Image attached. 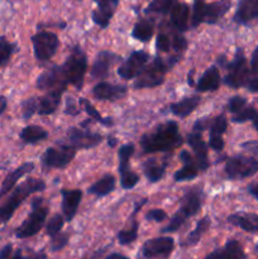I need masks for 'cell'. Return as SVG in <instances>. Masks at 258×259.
<instances>
[{
	"instance_id": "cell-1",
	"label": "cell",
	"mask_w": 258,
	"mask_h": 259,
	"mask_svg": "<svg viewBox=\"0 0 258 259\" xmlns=\"http://www.w3.org/2000/svg\"><path fill=\"white\" fill-rule=\"evenodd\" d=\"M143 153H161L175 151L182 144L179 124L174 120L159 124L153 132L144 134L139 141Z\"/></svg>"
},
{
	"instance_id": "cell-2",
	"label": "cell",
	"mask_w": 258,
	"mask_h": 259,
	"mask_svg": "<svg viewBox=\"0 0 258 259\" xmlns=\"http://www.w3.org/2000/svg\"><path fill=\"white\" fill-rule=\"evenodd\" d=\"M205 201V194L201 186H195L187 190L181 197L180 201V207L174 217L169 220L168 225L161 230V233L167 234V233H175L186 223L187 219L195 217L197 212L201 210L202 205Z\"/></svg>"
},
{
	"instance_id": "cell-3",
	"label": "cell",
	"mask_w": 258,
	"mask_h": 259,
	"mask_svg": "<svg viewBox=\"0 0 258 259\" xmlns=\"http://www.w3.org/2000/svg\"><path fill=\"white\" fill-rule=\"evenodd\" d=\"M46 190V182L40 179L29 177L22 184L18 185L12 191L7 201L0 205V225H4L13 218L18 207L33 194L42 192Z\"/></svg>"
},
{
	"instance_id": "cell-4",
	"label": "cell",
	"mask_w": 258,
	"mask_h": 259,
	"mask_svg": "<svg viewBox=\"0 0 258 259\" xmlns=\"http://www.w3.org/2000/svg\"><path fill=\"white\" fill-rule=\"evenodd\" d=\"M179 61L180 55L172 56L171 58H168V61H164L163 58L157 56V57H154L147 65L143 72L137 77V80L133 83V88L136 90H142V89H153L162 85L164 82V76H166V73Z\"/></svg>"
},
{
	"instance_id": "cell-5",
	"label": "cell",
	"mask_w": 258,
	"mask_h": 259,
	"mask_svg": "<svg viewBox=\"0 0 258 259\" xmlns=\"http://www.w3.org/2000/svg\"><path fill=\"white\" fill-rule=\"evenodd\" d=\"M50 206L43 197H34L30 204V212L27 219L15 229L18 239H27L37 235L47 223Z\"/></svg>"
},
{
	"instance_id": "cell-6",
	"label": "cell",
	"mask_w": 258,
	"mask_h": 259,
	"mask_svg": "<svg viewBox=\"0 0 258 259\" xmlns=\"http://www.w3.org/2000/svg\"><path fill=\"white\" fill-rule=\"evenodd\" d=\"M62 66L63 75L68 85L73 86L76 90L80 91L85 81L86 71H88V56L78 45L73 46L70 51V55L66 58Z\"/></svg>"
},
{
	"instance_id": "cell-7",
	"label": "cell",
	"mask_w": 258,
	"mask_h": 259,
	"mask_svg": "<svg viewBox=\"0 0 258 259\" xmlns=\"http://www.w3.org/2000/svg\"><path fill=\"white\" fill-rule=\"evenodd\" d=\"M230 7H232L230 0H219L210 4L204 3V0H197L192 7L191 27L196 28L202 23L215 24L229 12Z\"/></svg>"
},
{
	"instance_id": "cell-8",
	"label": "cell",
	"mask_w": 258,
	"mask_h": 259,
	"mask_svg": "<svg viewBox=\"0 0 258 259\" xmlns=\"http://www.w3.org/2000/svg\"><path fill=\"white\" fill-rule=\"evenodd\" d=\"M227 68L228 72L224 78L225 85L232 89H239L247 86L252 73H250V68L248 67L247 58H245L242 48H238L234 58L228 63Z\"/></svg>"
},
{
	"instance_id": "cell-9",
	"label": "cell",
	"mask_w": 258,
	"mask_h": 259,
	"mask_svg": "<svg viewBox=\"0 0 258 259\" xmlns=\"http://www.w3.org/2000/svg\"><path fill=\"white\" fill-rule=\"evenodd\" d=\"M224 171L228 179L233 181L248 179L258 172V161L254 157L237 154L227 159Z\"/></svg>"
},
{
	"instance_id": "cell-10",
	"label": "cell",
	"mask_w": 258,
	"mask_h": 259,
	"mask_svg": "<svg viewBox=\"0 0 258 259\" xmlns=\"http://www.w3.org/2000/svg\"><path fill=\"white\" fill-rule=\"evenodd\" d=\"M205 119H199L194 124L191 133L187 136V144L191 147L195 154V161L200 171H206L210 166L209 152H207V143L202 138V131H204Z\"/></svg>"
},
{
	"instance_id": "cell-11",
	"label": "cell",
	"mask_w": 258,
	"mask_h": 259,
	"mask_svg": "<svg viewBox=\"0 0 258 259\" xmlns=\"http://www.w3.org/2000/svg\"><path fill=\"white\" fill-rule=\"evenodd\" d=\"M32 45L35 60L39 62H47L57 53L60 39L53 32L39 30L32 37Z\"/></svg>"
},
{
	"instance_id": "cell-12",
	"label": "cell",
	"mask_w": 258,
	"mask_h": 259,
	"mask_svg": "<svg viewBox=\"0 0 258 259\" xmlns=\"http://www.w3.org/2000/svg\"><path fill=\"white\" fill-rule=\"evenodd\" d=\"M104 137L99 133H94L89 129H81L72 126L67 131L66 137L61 139V143L66 144V146L71 147L75 151H80V149H91L98 147L99 144L103 142Z\"/></svg>"
},
{
	"instance_id": "cell-13",
	"label": "cell",
	"mask_w": 258,
	"mask_h": 259,
	"mask_svg": "<svg viewBox=\"0 0 258 259\" xmlns=\"http://www.w3.org/2000/svg\"><path fill=\"white\" fill-rule=\"evenodd\" d=\"M134 151L136 147L133 143L124 144L118 151V169L120 175V185L124 190L134 189L139 182V175L131 168V158L134 154Z\"/></svg>"
},
{
	"instance_id": "cell-14",
	"label": "cell",
	"mask_w": 258,
	"mask_h": 259,
	"mask_svg": "<svg viewBox=\"0 0 258 259\" xmlns=\"http://www.w3.org/2000/svg\"><path fill=\"white\" fill-rule=\"evenodd\" d=\"M76 152L77 151H75L71 147L58 142L57 146L50 147V148L46 149L45 153L42 154L40 161H42L43 167L47 169L65 168L75 158Z\"/></svg>"
},
{
	"instance_id": "cell-15",
	"label": "cell",
	"mask_w": 258,
	"mask_h": 259,
	"mask_svg": "<svg viewBox=\"0 0 258 259\" xmlns=\"http://www.w3.org/2000/svg\"><path fill=\"white\" fill-rule=\"evenodd\" d=\"M151 62V56L146 51H133L128 56L126 60L123 61L120 66L118 67V75L123 80H133L137 78L147 65Z\"/></svg>"
},
{
	"instance_id": "cell-16",
	"label": "cell",
	"mask_w": 258,
	"mask_h": 259,
	"mask_svg": "<svg viewBox=\"0 0 258 259\" xmlns=\"http://www.w3.org/2000/svg\"><path fill=\"white\" fill-rule=\"evenodd\" d=\"M68 83L63 75L62 66H53L43 71L35 81V88L42 91H51L55 89H67Z\"/></svg>"
},
{
	"instance_id": "cell-17",
	"label": "cell",
	"mask_w": 258,
	"mask_h": 259,
	"mask_svg": "<svg viewBox=\"0 0 258 259\" xmlns=\"http://www.w3.org/2000/svg\"><path fill=\"white\" fill-rule=\"evenodd\" d=\"M175 248V240L171 237H158L147 240L142 247V254L147 259L167 258Z\"/></svg>"
},
{
	"instance_id": "cell-18",
	"label": "cell",
	"mask_w": 258,
	"mask_h": 259,
	"mask_svg": "<svg viewBox=\"0 0 258 259\" xmlns=\"http://www.w3.org/2000/svg\"><path fill=\"white\" fill-rule=\"evenodd\" d=\"M120 56L115 55L110 51H100L94 60L93 67H91V77L95 80H104L110 73V68L116 62H120Z\"/></svg>"
},
{
	"instance_id": "cell-19",
	"label": "cell",
	"mask_w": 258,
	"mask_h": 259,
	"mask_svg": "<svg viewBox=\"0 0 258 259\" xmlns=\"http://www.w3.org/2000/svg\"><path fill=\"white\" fill-rule=\"evenodd\" d=\"M228 128V119L224 114L215 116L209 124V143L207 146L215 152H222L224 149V134Z\"/></svg>"
},
{
	"instance_id": "cell-20",
	"label": "cell",
	"mask_w": 258,
	"mask_h": 259,
	"mask_svg": "<svg viewBox=\"0 0 258 259\" xmlns=\"http://www.w3.org/2000/svg\"><path fill=\"white\" fill-rule=\"evenodd\" d=\"M128 88L125 85H114V83L100 81L93 89V95L96 100L115 101L120 100L126 95Z\"/></svg>"
},
{
	"instance_id": "cell-21",
	"label": "cell",
	"mask_w": 258,
	"mask_h": 259,
	"mask_svg": "<svg viewBox=\"0 0 258 259\" xmlns=\"http://www.w3.org/2000/svg\"><path fill=\"white\" fill-rule=\"evenodd\" d=\"M62 196V212L66 222H72L77 214L78 206L82 200V191L80 189H62L61 190Z\"/></svg>"
},
{
	"instance_id": "cell-22",
	"label": "cell",
	"mask_w": 258,
	"mask_h": 259,
	"mask_svg": "<svg viewBox=\"0 0 258 259\" xmlns=\"http://www.w3.org/2000/svg\"><path fill=\"white\" fill-rule=\"evenodd\" d=\"M98 5L95 10L91 14L93 22L100 28L105 29L109 27L111 18L115 13L116 8L119 5V0H94Z\"/></svg>"
},
{
	"instance_id": "cell-23",
	"label": "cell",
	"mask_w": 258,
	"mask_h": 259,
	"mask_svg": "<svg viewBox=\"0 0 258 259\" xmlns=\"http://www.w3.org/2000/svg\"><path fill=\"white\" fill-rule=\"evenodd\" d=\"M180 161L182 162V166L181 168L175 172V181L185 182L196 179L200 169L197 167V163L194 159V157H192V154L189 151H181L180 152Z\"/></svg>"
},
{
	"instance_id": "cell-24",
	"label": "cell",
	"mask_w": 258,
	"mask_h": 259,
	"mask_svg": "<svg viewBox=\"0 0 258 259\" xmlns=\"http://www.w3.org/2000/svg\"><path fill=\"white\" fill-rule=\"evenodd\" d=\"M35 164L33 162H25V163L20 164L19 167H17L15 169L10 171L9 174L5 176V179L3 180L2 185H0V199L8 195L9 192H12L15 189V185L19 181L20 179H23L24 176H27L28 174L34 169Z\"/></svg>"
},
{
	"instance_id": "cell-25",
	"label": "cell",
	"mask_w": 258,
	"mask_h": 259,
	"mask_svg": "<svg viewBox=\"0 0 258 259\" xmlns=\"http://www.w3.org/2000/svg\"><path fill=\"white\" fill-rule=\"evenodd\" d=\"M65 91L66 89H55V90L47 91L45 95L38 98L37 113L39 115H51L55 113L60 106Z\"/></svg>"
},
{
	"instance_id": "cell-26",
	"label": "cell",
	"mask_w": 258,
	"mask_h": 259,
	"mask_svg": "<svg viewBox=\"0 0 258 259\" xmlns=\"http://www.w3.org/2000/svg\"><path fill=\"white\" fill-rule=\"evenodd\" d=\"M222 85V77L220 71L217 66H210L204 73L199 77L195 90L197 93H209V91H217Z\"/></svg>"
},
{
	"instance_id": "cell-27",
	"label": "cell",
	"mask_w": 258,
	"mask_h": 259,
	"mask_svg": "<svg viewBox=\"0 0 258 259\" xmlns=\"http://www.w3.org/2000/svg\"><path fill=\"white\" fill-rule=\"evenodd\" d=\"M253 20H258V0H239L234 14V22L245 25Z\"/></svg>"
},
{
	"instance_id": "cell-28",
	"label": "cell",
	"mask_w": 258,
	"mask_h": 259,
	"mask_svg": "<svg viewBox=\"0 0 258 259\" xmlns=\"http://www.w3.org/2000/svg\"><path fill=\"white\" fill-rule=\"evenodd\" d=\"M167 166H168L167 158H149L142 163V171H143L144 176H146V179L148 180L151 184H157V182H159L163 179L164 174H166Z\"/></svg>"
},
{
	"instance_id": "cell-29",
	"label": "cell",
	"mask_w": 258,
	"mask_h": 259,
	"mask_svg": "<svg viewBox=\"0 0 258 259\" xmlns=\"http://www.w3.org/2000/svg\"><path fill=\"white\" fill-rule=\"evenodd\" d=\"M146 202H147V199H143L141 202H137L136 207H134L133 212H132V217H131L132 218V223L129 224L128 228L120 230V232L118 233V235H116V239H118V242L120 243L121 245L132 244V243L136 242L137 238H138L139 222L134 217H136L137 212H138L139 210H141L142 207L146 205Z\"/></svg>"
},
{
	"instance_id": "cell-30",
	"label": "cell",
	"mask_w": 258,
	"mask_h": 259,
	"mask_svg": "<svg viewBox=\"0 0 258 259\" xmlns=\"http://www.w3.org/2000/svg\"><path fill=\"white\" fill-rule=\"evenodd\" d=\"M201 103V98L199 95H190L180 99L176 103L169 104V110L175 116L180 119H185L195 111V109Z\"/></svg>"
},
{
	"instance_id": "cell-31",
	"label": "cell",
	"mask_w": 258,
	"mask_h": 259,
	"mask_svg": "<svg viewBox=\"0 0 258 259\" xmlns=\"http://www.w3.org/2000/svg\"><path fill=\"white\" fill-rule=\"evenodd\" d=\"M205 259H245L244 250L238 240H228L223 248L210 253Z\"/></svg>"
},
{
	"instance_id": "cell-32",
	"label": "cell",
	"mask_w": 258,
	"mask_h": 259,
	"mask_svg": "<svg viewBox=\"0 0 258 259\" xmlns=\"http://www.w3.org/2000/svg\"><path fill=\"white\" fill-rule=\"evenodd\" d=\"M228 222L247 233L258 232V214L253 212H237L228 217Z\"/></svg>"
},
{
	"instance_id": "cell-33",
	"label": "cell",
	"mask_w": 258,
	"mask_h": 259,
	"mask_svg": "<svg viewBox=\"0 0 258 259\" xmlns=\"http://www.w3.org/2000/svg\"><path fill=\"white\" fill-rule=\"evenodd\" d=\"M171 23L179 33L185 32L189 29L190 19V7L186 3H176L172 7L171 12Z\"/></svg>"
},
{
	"instance_id": "cell-34",
	"label": "cell",
	"mask_w": 258,
	"mask_h": 259,
	"mask_svg": "<svg viewBox=\"0 0 258 259\" xmlns=\"http://www.w3.org/2000/svg\"><path fill=\"white\" fill-rule=\"evenodd\" d=\"M115 177H114L113 175L108 174L105 175V176L101 177V179H99L98 181L94 182V184L88 189V192L96 197H105L115 190Z\"/></svg>"
},
{
	"instance_id": "cell-35",
	"label": "cell",
	"mask_w": 258,
	"mask_h": 259,
	"mask_svg": "<svg viewBox=\"0 0 258 259\" xmlns=\"http://www.w3.org/2000/svg\"><path fill=\"white\" fill-rule=\"evenodd\" d=\"M154 34V22L149 18H143L139 19L134 24L133 30H132V37L139 42L147 43L152 39Z\"/></svg>"
},
{
	"instance_id": "cell-36",
	"label": "cell",
	"mask_w": 258,
	"mask_h": 259,
	"mask_svg": "<svg viewBox=\"0 0 258 259\" xmlns=\"http://www.w3.org/2000/svg\"><path fill=\"white\" fill-rule=\"evenodd\" d=\"M19 138L25 144H37L48 138V132L39 125H27L20 131Z\"/></svg>"
},
{
	"instance_id": "cell-37",
	"label": "cell",
	"mask_w": 258,
	"mask_h": 259,
	"mask_svg": "<svg viewBox=\"0 0 258 259\" xmlns=\"http://www.w3.org/2000/svg\"><path fill=\"white\" fill-rule=\"evenodd\" d=\"M211 225V219L209 217H204L197 222L195 229L190 233L186 237V239L182 243V247H194L197 243L200 242V239L202 238V235L207 232V229Z\"/></svg>"
},
{
	"instance_id": "cell-38",
	"label": "cell",
	"mask_w": 258,
	"mask_h": 259,
	"mask_svg": "<svg viewBox=\"0 0 258 259\" xmlns=\"http://www.w3.org/2000/svg\"><path fill=\"white\" fill-rule=\"evenodd\" d=\"M78 103H80V105L82 106L83 111L88 114L89 118L93 119V120H95V121H98V123H100L101 125H104V126H113V124H114L113 119L105 118V116L101 115V114L99 113V110H96L95 106L90 103V100H88V99H85V98H80L78 99Z\"/></svg>"
},
{
	"instance_id": "cell-39",
	"label": "cell",
	"mask_w": 258,
	"mask_h": 259,
	"mask_svg": "<svg viewBox=\"0 0 258 259\" xmlns=\"http://www.w3.org/2000/svg\"><path fill=\"white\" fill-rule=\"evenodd\" d=\"M17 52V45L9 42L7 37H0V68H4L9 63L10 58Z\"/></svg>"
},
{
	"instance_id": "cell-40",
	"label": "cell",
	"mask_w": 258,
	"mask_h": 259,
	"mask_svg": "<svg viewBox=\"0 0 258 259\" xmlns=\"http://www.w3.org/2000/svg\"><path fill=\"white\" fill-rule=\"evenodd\" d=\"M176 4L172 0H152L147 7V14H167L171 12L172 7Z\"/></svg>"
},
{
	"instance_id": "cell-41",
	"label": "cell",
	"mask_w": 258,
	"mask_h": 259,
	"mask_svg": "<svg viewBox=\"0 0 258 259\" xmlns=\"http://www.w3.org/2000/svg\"><path fill=\"white\" fill-rule=\"evenodd\" d=\"M65 218L61 214H55L47 223H46V234L50 238H53L55 235L60 234L62 232V228L65 225Z\"/></svg>"
},
{
	"instance_id": "cell-42",
	"label": "cell",
	"mask_w": 258,
	"mask_h": 259,
	"mask_svg": "<svg viewBox=\"0 0 258 259\" xmlns=\"http://www.w3.org/2000/svg\"><path fill=\"white\" fill-rule=\"evenodd\" d=\"M38 108V98L32 96L22 101V116L24 120H29L35 113Z\"/></svg>"
},
{
	"instance_id": "cell-43",
	"label": "cell",
	"mask_w": 258,
	"mask_h": 259,
	"mask_svg": "<svg viewBox=\"0 0 258 259\" xmlns=\"http://www.w3.org/2000/svg\"><path fill=\"white\" fill-rule=\"evenodd\" d=\"M257 114V109L253 108L252 105L248 104V105L245 106V108H243L239 113H237L235 115L232 116V121H234V123H245V121L248 120L252 121Z\"/></svg>"
},
{
	"instance_id": "cell-44",
	"label": "cell",
	"mask_w": 258,
	"mask_h": 259,
	"mask_svg": "<svg viewBox=\"0 0 258 259\" xmlns=\"http://www.w3.org/2000/svg\"><path fill=\"white\" fill-rule=\"evenodd\" d=\"M247 105H248L247 99L243 98V96H240V95H235V96H232V98L229 99L227 109H228V111L232 114V115H235V114L239 113V111L242 110L243 108H245Z\"/></svg>"
},
{
	"instance_id": "cell-45",
	"label": "cell",
	"mask_w": 258,
	"mask_h": 259,
	"mask_svg": "<svg viewBox=\"0 0 258 259\" xmlns=\"http://www.w3.org/2000/svg\"><path fill=\"white\" fill-rule=\"evenodd\" d=\"M156 48L158 52H169L172 50V37H169L167 33L159 32L156 38Z\"/></svg>"
},
{
	"instance_id": "cell-46",
	"label": "cell",
	"mask_w": 258,
	"mask_h": 259,
	"mask_svg": "<svg viewBox=\"0 0 258 259\" xmlns=\"http://www.w3.org/2000/svg\"><path fill=\"white\" fill-rule=\"evenodd\" d=\"M68 240H70V235L67 233L61 232L60 234L51 238V250L52 252H58V250L63 249L68 244Z\"/></svg>"
},
{
	"instance_id": "cell-47",
	"label": "cell",
	"mask_w": 258,
	"mask_h": 259,
	"mask_svg": "<svg viewBox=\"0 0 258 259\" xmlns=\"http://www.w3.org/2000/svg\"><path fill=\"white\" fill-rule=\"evenodd\" d=\"M168 218V215L166 214V211L162 209H152L149 210L146 214V219L149 222H156V223H162Z\"/></svg>"
},
{
	"instance_id": "cell-48",
	"label": "cell",
	"mask_w": 258,
	"mask_h": 259,
	"mask_svg": "<svg viewBox=\"0 0 258 259\" xmlns=\"http://www.w3.org/2000/svg\"><path fill=\"white\" fill-rule=\"evenodd\" d=\"M65 114H67V115H71V116H76L77 114H80L78 106L76 105V101L73 100L72 98H67V100H66Z\"/></svg>"
},
{
	"instance_id": "cell-49",
	"label": "cell",
	"mask_w": 258,
	"mask_h": 259,
	"mask_svg": "<svg viewBox=\"0 0 258 259\" xmlns=\"http://www.w3.org/2000/svg\"><path fill=\"white\" fill-rule=\"evenodd\" d=\"M250 73H252V76L258 77V47L255 48L252 58H250Z\"/></svg>"
},
{
	"instance_id": "cell-50",
	"label": "cell",
	"mask_w": 258,
	"mask_h": 259,
	"mask_svg": "<svg viewBox=\"0 0 258 259\" xmlns=\"http://www.w3.org/2000/svg\"><path fill=\"white\" fill-rule=\"evenodd\" d=\"M245 88H247L250 93L258 94V77L257 76H250L249 81H248V83Z\"/></svg>"
},
{
	"instance_id": "cell-51",
	"label": "cell",
	"mask_w": 258,
	"mask_h": 259,
	"mask_svg": "<svg viewBox=\"0 0 258 259\" xmlns=\"http://www.w3.org/2000/svg\"><path fill=\"white\" fill-rule=\"evenodd\" d=\"M13 253V245L7 244L0 249V259H10Z\"/></svg>"
},
{
	"instance_id": "cell-52",
	"label": "cell",
	"mask_w": 258,
	"mask_h": 259,
	"mask_svg": "<svg viewBox=\"0 0 258 259\" xmlns=\"http://www.w3.org/2000/svg\"><path fill=\"white\" fill-rule=\"evenodd\" d=\"M242 147H243V148H247L248 151L253 152V153L257 156V161H258V147H257V144L254 143V142H247V143H243Z\"/></svg>"
},
{
	"instance_id": "cell-53",
	"label": "cell",
	"mask_w": 258,
	"mask_h": 259,
	"mask_svg": "<svg viewBox=\"0 0 258 259\" xmlns=\"http://www.w3.org/2000/svg\"><path fill=\"white\" fill-rule=\"evenodd\" d=\"M248 192H249L255 200H258V182L249 185V186H248Z\"/></svg>"
},
{
	"instance_id": "cell-54",
	"label": "cell",
	"mask_w": 258,
	"mask_h": 259,
	"mask_svg": "<svg viewBox=\"0 0 258 259\" xmlns=\"http://www.w3.org/2000/svg\"><path fill=\"white\" fill-rule=\"evenodd\" d=\"M7 106H8V99L5 98L4 95L0 96V116L4 114V111L7 110Z\"/></svg>"
},
{
	"instance_id": "cell-55",
	"label": "cell",
	"mask_w": 258,
	"mask_h": 259,
	"mask_svg": "<svg viewBox=\"0 0 258 259\" xmlns=\"http://www.w3.org/2000/svg\"><path fill=\"white\" fill-rule=\"evenodd\" d=\"M46 258H47V255H46L43 252L33 253V254L27 255V257H24V255H23V259H46Z\"/></svg>"
},
{
	"instance_id": "cell-56",
	"label": "cell",
	"mask_w": 258,
	"mask_h": 259,
	"mask_svg": "<svg viewBox=\"0 0 258 259\" xmlns=\"http://www.w3.org/2000/svg\"><path fill=\"white\" fill-rule=\"evenodd\" d=\"M105 259H129V258L123 254H119V253H113V254H109Z\"/></svg>"
},
{
	"instance_id": "cell-57",
	"label": "cell",
	"mask_w": 258,
	"mask_h": 259,
	"mask_svg": "<svg viewBox=\"0 0 258 259\" xmlns=\"http://www.w3.org/2000/svg\"><path fill=\"white\" fill-rule=\"evenodd\" d=\"M116 143H118V139H116L115 137H113V136L108 137V146L109 147H111V148H113V147L116 146Z\"/></svg>"
},
{
	"instance_id": "cell-58",
	"label": "cell",
	"mask_w": 258,
	"mask_h": 259,
	"mask_svg": "<svg viewBox=\"0 0 258 259\" xmlns=\"http://www.w3.org/2000/svg\"><path fill=\"white\" fill-rule=\"evenodd\" d=\"M10 259H23V253H22V249H17L14 252V254L10 257Z\"/></svg>"
},
{
	"instance_id": "cell-59",
	"label": "cell",
	"mask_w": 258,
	"mask_h": 259,
	"mask_svg": "<svg viewBox=\"0 0 258 259\" xmlns=\"http://www.w3.org/2000/svg\"><path fill=\"white\" fill-rule=\"evenodd\" d=\"M252 123H253V125H254V128L257 129V132H258V114L254 116V119L252 120Z\"/></svg>"
},
{
	"instance_id": "cell-60",
	"label": "cell",
	"mask_w": 258,
	"mask_h": 259,
	"mask_svg": "<svg viewBox=\"0 0 258 259\" xmlns=\"http://www.w3.org/2000/svg\"><path fill=\"white\" fill-rule=\"evenodd\" d=\"M254 252H255V254H257V259H258V244L254 247Z\"/></svg>"
},
{
	"instance_id": "cell-61",
	"label": "cell",
	"mask_w": 258,
	"mask_h": 259,
	"mask_svg": "<svg viewBox=\"0 0 258 259\" xmlns=\"http://www.w3.org/2000/svg\"><path fill=\"white\" fill-rule=\"evenodd\" d=\"M172 2H174V3H177V0H172Z\"/></svg>"
},
{
	"instance_id": "cell-62",
	"label": "cell",
	"mask_w": 258,
	"mask_h": 259,
	"mask_svg": "<svg viewBox=\"0 0 258 259\" xmlns=\"http://www.w3.org/2000/svg\"><path fill=\"white\" fill-rule=\"evenodd\" d=\"M195 2H197V0H195Z\"/></svg>"
}]
</instances>
